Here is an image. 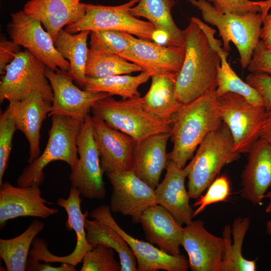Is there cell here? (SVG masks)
I'll return each instance as SVG.
<instances>
[{
  "mask_svg": "<svg viewBox=\"0 0 271 271\" xmlns=\"http://www.w3.org/2000/svg\"><path fill=\"white\" fill-rule=\"evenodd\" d=\"M46 67L28 50L20 51L1 77V103L21 100L33 93H40L52 102L53 93L45 75Z\"/></svg>",
  "mask_w": 271,
  "mask_h": 271,
  "instance_id": "cell-8",
  "label": "cell"
},
{
  "mask_svg": "<svg viewBox=\"0 0 271 271\" xmlns=\"http://www.w3.org/2000/svg\"><path fill=\"white\" fill-rule=\"evenodd\" d=\"M80 196L76 188L71 187L67 199L59 198L57 200V205L63 208L67 214L68 219L65 223L66 229L69 231L73 230L76 234V243L72 252L66 256L55 255L49 251L44 239L36 237L30 251V257L40 261L67 263L76 266L82 261L87 251L93 249L87 240L85 220L88 212L86 211L83 213L81 210Z\"/></svg>",
  "mask_w": 271,
  "mask_h": 271,
  "instance_id": "cell-12",
  "label": "cell"
},
{
  "mask_svg": "<svg viewBox=\"0 0 271 271\" xmlns=\"http://www.w3.org/2000/svg\"><path fill=\"white\" fill-rule=\"evenodd\" d=\"M129 42L128 50L120 57L140 67L151 77L177 78L184 60V46L171 47L134 37L126 33Z\"/></svg>",
  "mask_w": 271,
  "mask_h": 271,
  "instance_id": "cell-13",
  "label": "cell"
},
{
  "mask_svg": "<svg viewBox=\"0 0 271 271\" xmlns=\"http://www.w3.org/2000/svg\"><path fill=\"white\" fill-rule=\"evenodd\" d=\"M151 77L150 88L143 97L145 108L160 119L174 121L183 104L175 95L176 79L159 76Z\"/></svg>",
  "mask_w": 271,
  "mask_h": 271,
  "instance_id": "cell-29",
  "label": "cell"
},
{
  "mask_svg": "<svg viewBox=\"0 0 271 271\" xmlns=\"http://www.w3.org/2000/svg\"><path fill=\"white\" fill-rule=\"evenodd\" d=\"M215 90L183 104L174 117L170 137L173 147L168 159L181 168L186 166L205 137L223 122Z\"/></svg>",
  "mask_w": 271,
  "mask_h": 271,
  "instance_id": "cell-2",
  "label": "cell"
},
{
  "mask_svg": "<svg viewBox=\"0 0 271 271\" xmlns=\"http://www.w3.org/2000/svg\"><path fill=\"white\" fill-rule=\"evenodd\" d=\"M91 111L111 128L131 137L136 143L153 134L170 132L173 122L149 112L141 96L117 100L108 95L95 102Z\"/></svg>",
  "mask_w": 271,
  "mask_h": 271,
  "instance_id": "cell-4",
  "label": "cell"
},
{
  "mask_svg": "<svg viewBox=\"0 0 271 271\" xmlns=\"http://www.w3.org/2000/svg\"><path fill=\"white\" fill-rule=\"evenodd\" d=\"M45 75L53 93L50 116L65 115L84 121L94 103L110 95L81 90L74 84V79L68 72H55L46 67Z\"/></svg>",
  "mask_w": 271,
  "mask_h": 271,
  "instance_id": "cell-15",
  "label": "cell"
},
{
  "mask_svg": "<svg viewBox=\"0 0 271 271\" xmlns=\"http://www.w3.org/2000/svg\"><path fill=\"white\" fill-rule=\"evenodd\" d=\"M164 180L155 189L158 204L169 211L181 224H190L194 211L189 204L190 198L185 185L188 172L168 160Z\"/></svg>",
  "mask_w": 271,
  "mask_h": 271,
  "instance_id": "cell-21",
  "label": "cell"
},
{
  "mask_svg": "<svg viewBox=\"0 0 271 271\" xmlns=\"http://www.w3.org/2000/svg\"><path fill=\"white\" fill-rule=\"evenodd\" d=\"M199 10L203 20L216 26L223 41L222 48L229 53L232 42L240 56V63L246 68L251 59L254 49L259 43L264 14L262 12L242 15L232 13L220 14L207 0H187Z\"/></svg>",
  "mask_w": 271,
  "mask_h": 271,
  "instance_id": "cell-5",
  "label": "cell"
},
{
  "mask_svg": "<svg viewBox=\"0 0 271 271\" xmlns=\"http://www.w3.org/2000/svg\"><path fill=\"white\" fill-rule=\"evenodd\" d=\"M185 55L176 81L175 95L187 103L217 87L221 58L205 33L192 18L183 30Z\"/></svg>",
  "mask_w": 271,
  "mask_h": 271,
  "instance_id": "cell-1",
  "label": "cell"
},
{
  "mask_svg": "<svg viewBox=\"0 0 271 271\" xmlns=\"http://www.w3.org/2000/svg\"><path fill=\"white\" fill-rule=\"evenodd\" d=\"M105 174L112 187L109 205L112 212L129 216L137 223L144 211L158 204L155 189L131 170Z\"/></svg>",
  "mask_w": 271,
  "mask_h": 271,
  "instance_id": "cell-14",
  "label": "cell"
},
{
  "mask_svg": "<svg viewBox=\"0 0 271 271\" xmlns=\"http://www.w3.org/2000/svg\"><path fill=\"white\" fill-rule=\"evenodd\" d=\"M248 154L241 175V195L255 205L271 188V145L259 138Z\"/></svg>",
  "mask_w": 271,
  "mask_h": 271,
  "instance_id": "cell-22",
  "label": "cell"
},
{
  "mask_svg": "<svg viewBox=\"0 0 271 271\" xmlns=\"http://www.w3.org/2000/svg\"><path fill=\"white\" fill-rule=\"evenodd\" d=\"M175 4V0H140L130 12L137 18L146 19L157 29L166 33L169 39L168 46H184L183 30L178 27L172 15Z\"/></svg>",
  "mask_w": 271,
  "mask_h": 271,
  "instance_id": "cell-27",
  "label": "cell"
},
{
  "mask_svg": "<svg viewBox=\"0 0 271 271\" xmlns=\"http://www.w3.org/2000/svg\"><path fill=\"white\" fill-rule=\"evenodd\" d=\"M85 227L88 242L93 247L102 244L113 248L118 254L120 271L138 270L135 255L122 237L106 224L96 219H86Z\"/></svg>",
  "mask_w": 271,
  "mask_h": 271,
  "instance_id": "cell-30",
  "label": "cell"
},
{
  "mask_svg": "<svg viewBox=\"0 0 271 271\" xmlns=\"http://www.w3.org/2000/svg\"><path fill=\"white\" fill-rule=\"evenodd\" d=\"M207 1H208L209 2L211 3L212 4V1L213 0H207Z\"/></svg>",
  "mask_w": 271,
  "mask_h": 271,
  "instance_id": "cell-47",
  "label": "cell"
},
{
  "mask_svg": "<svg viewBox=\"0 0 271 271\" xmlns=\"http://www.w3.org/2000/svg\"><path fill=\"white\" fill-rule=\"evenodd\" d=\"M92 120L94 140L104 173L130 170L135 141L111 128L97 117L93 115Z\"/></svg>",
  "mask_w": 271,
  "mask_h": 271,
  "instance_id": "cell-19",
  "label": "cell"
},
{
  "mask_svg": "<svg viewBox=\"0 0 271 271\" xmlns=\"http://www.w3.org/2000/svg\"><path fill=\"white\" fill-rule=\"evenodd\" d=\"M148 74L142 72L137 76L117 75L101 78H86L84 89L96 92H105L110 95H117L125 100L141 96L139 86L146 83L150 78Z\"/></svg>",
  "mask_w": 271,
  "mask_h": 271,
  "instance_id": "cell-33",
  "label": "cell"
},
{
  "mask_svg": "<svg viewBox=\"0 0 271 271\" xmlns=\"http://www.w3.org/2000/svg\"><path fill=\"white\" fill-rule=\"evenodd\" d=\"M11 18L7 31L12 40L26 48L50 69L69 72V62L57 51L51 35L40 21L23 10L12 13Z\"/></svg>",
  "mask_w": 271,
  "mask_h": 271,
  "instance_id": "cell-11",
  "label": "cell"
},
{
  "mask_svg": "<svg viewBox=\"0 0 271 271\" xmlns=\"http://www.w3.org/2000/svg\"><path fill=\"white\" fill-rule=\"evenodd\" d=\"M114 249L98 244L85 254L81 271H120V263L114 258Z\"/></svg>",
  "mask_w": 271,
  "mask_h": 271,
  "instance_id": "cell-36",
  "label": "cell"
},
{
  "mask_svg": "<svg viewBox=\"0 0 271 271\" xmlns=\"http://www.w3.org/2000/svg\"><path fill=\"white\" fill-rule=\"evenodd\" d=\"M170 132L153 134L136 143L131 170L141 179L155 189L168 159L166 149Z\"/></svg>",
  "mask_w": 271,
  "mask_h": 271,
  "instance_id": "cell-24",
  "label": "cell"
},
{
  "mask_svg": "<svg viewBox=\"0 0 271 271\" xmlns=\"http://www.w3.org/2000/svg\"><path fill=\"white\" fill-rule=\"evenodd\" d=\"M181 246L188 254L191 270L222 271L224 239L208 231L203 221H192L184 227Z\"/></svg>",
  "mask_w": 271,
  "mask_h": 271,
  "instance_id": "cell-17",
  "label": "cell"
},
{
  "mask_svg": "<svg viewBox=\"0 0 271 271\" xmlns=\"http://www.w3.org/2000/svg\"><path fill=\"white\" fill-rule=\"evenodd\" d=\"M231 133L223 122L209 133L199 145L195 156L185 166L190 198L198 199L225 166L237 161Z\"/></svg>",
  "mask_w": 271,
  "mask_h": 271,
  "instance_id": "cell-3",
  "label": "cell"
},
{
  "mask_svg": "<svg viewBox=\"0 0 271 271\" xmlns=\"http://www.w3.org/2000/svg\"><path fill=\"white\" fill-rule=\"evenodd\" d=\"M21 46L13 41L2 39L0 42V74L4 75L8 65L21 51Z\"/></svg>",
  "mask_w": 271,
  "mask_h": 271,
  "instance_id": "cell-42",
  "label": "cell"
},
{
  "mask_svg": "<svg viewBox=\"0 0 271 271\" xmlns=\"http://www.w3.org/2000/svg\"><path fill=\"white\" fill-rule=\"evenodd\" d=\"M245 82L259 93L265 110H271V76L266 73H251L246 76Z\"/></svg>",
  "mask_w": 271,
  "mask_h": 271,
  "instance_id": "cell-41",
  "label": "cell"
},
{
  "mask_svg": "<svg viewBox=\"0 0 271 271\" xmlns=\"http://www.w3.org/2000/svg\"><path fill=\"white\" fill-rule=\"evenodd\" d=\"M140 71L142 70L137 65L117 55L89 49L85 67L87 77L101 78Z\"/></svg>",
  "mask_w": 271,
  "mask_h": 271,
  "instance_id": "cell-34",
  "label": "cell"
},
{
  "mask_svg": "<svg viewBox=\"0 0 271 271\" xmlns=\"http://www.w3.org/2000/svg\"><path fill=\"white\" fill-rule=\"evenodd\" d=\"M81 0H30L23 11L41 22L54 42L64 26L79 21L85 14Z\"/></svg>",
  "mask_w": 271,
  "mask_h": 271,
  "instance_id": "cell-25",
  "label": "cell"
},
{
  "mask_svg": "<svg viewBox=\"0 0 271 271\" xmlns=\"http://www.w3.org/2000/svg\"><path fill=\"white\" fill-rule=\"evenodd\" d=\"M212 5L220 14L232 13L239 15L262 12L263 1L249 0H213Z\"/></svg>",
  "mask_w": 271,
  "mask_h": 271,
  "instance_id": "cell-39",
  "label": "cell"
},
{
  "mask_svg": "<svg viewBox=\"0 0 271 271\" xmlns=\"http://www.w3.org/2000/svg\"><path fill=\"white\" fill-rule=\"evenodd\" d=\"M83 122L65 115L52 116V124L45 150L24 169L17 180V186H41L44 180L45 167L53 161H63L71 170L74 169L78 159L76 139Z\"/></svg>",
  "mask_w": 271,
  "mask_h": 271,
  "instance_id": "cell-6",
  "label": "cell"
},
{
  "mask_svg": "<svg viewBox=\"0 0 271 271\" xmlns=\"http://www.w3.org/2000/svg\"><path fill=\"white\" fill-rule=\"evenodd\" d=\"M247 68L251 73L271 76V51L266 48L261 40L253 50Z\"/></svg>",
  "mask_w": 271,
  "mask_h": 271,
  "instance_id": "cell-40",
  "label": "cell"
},
{
  "mask_svg": "<svg viewBox=\"0 0 271 271\" xmlns=\"http://www.w3.org/2000/svg\"><path fill=\"white\" fill-rule=\"evenodd\" d=\"M78 159L69 176L71 187L81 196L89 199L102 200L106 192L103 180L104 173L100 154L93 133L92 116L87 115L77 137Z\"/></svg>",
  "mask_w": 271,
  "mask_h": 271,
  "instance_id": "cell-9",
  "label": "cell"
},
{
  "mask_svg": "<svg viewBox=\"0 0 271 271\" xmlns=\"http://www.w3.org/2000/svg\"><path fill=\"white\" fill-rule=\"evenodd\" d=\"M49 262L41 263L40 261L30 256L28 257L26 265L27 271H75V266L72 264L62 263L59 266H52Z\"/></svg>",
  "mask_w": 271,
  "mask_h": 271,
  "instance_id": "cell-43",
  "label": "cell"
},
{
  "mask_svg": "<svg viewBox=\"0 0 271 271\" xmlns=\"http://www.w3.org/2000/svg\"><path fill=\"white\" fill-rule=\"evenodd\" d=\"M248 217L235 219L230 226H225L223 238L225 241V251L222 271H255L256 262L245 259L242 255L241 248L245 235L249 226Z\"/></svg>",
  "mask_w": 271,
  "mask_h": 271,
  "instance_id": "cell-31",
  "label": "cell"
},
{
  "mask_svg": "<svg viewBox=\"0 0 271 271\" xmlns=\"http://www.w3.org/2000/svg\"><path fill=\"white\" fill-rule=\"evenodd\" d=\"M90 32L84 30L71 34L62 29L54 42L57 51L70 63L69 73L74 81L83 88L87 78L85 67L89 50L87 39Z\"/></svg>",
  "mask_w": 271,
  "mask_h": 271,
  "instance_id": "cell-28",
  "label": "cell"
},
{
  "mask_svg": "<svg viewBox=\"0 0 271 271\" xmlns=\"http://www.w3.org/2000/svg\"><path fill=\"white\" fill-rule=\"evenodd\" d=\"M264 198H266L269 200V202L265 209V212L271 214V192H266ZM266 231L271 236V219L267 222Z\"/></svg>",
  "mask_w": 271,
  "mask_h": 271,
  "instance_id": "cell-46",
  "label": "cell"
},
{
  "mask_svg": "<svg viewBox=\"0 0 271 271\" xmlns=\"http://www.w3.org/2000/svg\"><path fill=\"white\" fill-rule=\"evenodd\" d=\"M111 212L109 206L103 204L91 211L89 215L111 227L123 238L136 256L138 271L188 270L189 262L184 255L169 254L151 243L133 237L120 228Z\"/></svg>",
  "mask_w": 271,
  "mask_h": 271,
  "instance_id": "cell-16",
  "label": "cell"
},
{
  "mask_svg": "<svg viewBox=\"0 0 271 271\" xmlns=\"http://www.w3.org/2000/svg\"><path fill=\"white\" fill-rule=\"evenodd\" d=\"M17 129L16 123L8 107L0 115V184L3 182V176L8 168L13 138Z\"/></svg>",
  "mask_w": 271,
  "mask_h": 271,
  "instance_id": "cell-37",
  "label": "cell"
},
{
  "mask_svg": "<svg viewBox=\"0 0 271 271\" xmlns=\"http://www.w3.org/2000/svg\"><path fill=\"white\" fill-rule=\"evenodd\" d=\"M51 106L52 102L38 93H33L21 100L9 102L8 107L17 129L24 133L29 143V164L40 155V129Z\"/></svg>",
  "mask_w": 271,
  "mask_h": 271,
  "instance_id": "cell-20",
  "label": "cell"
},
{
  "mask_svg": "<svg viewBox=\"0 0 271 271\" xmlns=\"http://www.w3.org/2000/svg\"><path fill=\"white\" fill-rule=\"evenodd\" d=\"M259 138L271 145V110H266L259 132Z\"/></svg>",
  "mask_w": 271,
  "mask_h": 271,
  "instance_id": "cell-45",
  "label": "cell"
},
{
  "mask_svg": "<svg viewBox=\"0 0 271 271\" xmlns=\"http://www.w3.org/2000/svg\"><path fill=\"white\" fill-rule=\"evenodd\" d=\"M140 0H129L117 6L85 4V14L77 22L66 26L71 34L82 31L116 30L128 33L138 38L153 41L156 28L150 22L132 15L130 9Z\"/></svg>",
  "mask_w": 271,
  "mask_h": 271,
  "instance_id": "cell-7",
  "label": "cell"
},
{
  "mask_svg": "<svg viewBox=\"0 0 271 271\" xmlns=\"http://www.w3.org/2000/svg\"><path fill=\"white\" fill-rule=\"evenodd\" d=\"M218 102L222 120L233 138L234 151L248 153L259 139L264 107L252 104L242 96L230 92L219 97Z\"/></svg>",
  "mask_w": 271,
  "mask_h": 271,
  "instance_id": "cell-10",
  "label": "cell"
},
{
  "mask_svg": "<svg viewBox=\"0 0 271 271\" xmlns=\"http://www.w3.org/2000/svg\"><path fill=\"white\" fill-rule=\"evenodd\" d=\"M230 194V184L228 178L225 175L217 177L208 187L206 193L201 195L194 203L193 206H198L194 211V217L201 213L208 205L225 201Z\"/></svg>",
  "mask_w": 271,
  "mask_h": 271,
  "instance_id": "cell-38",
  "label": "cell"
},
{
  "mask_svg": "<svg viewBox=\"0 0 271 271\" xmlns=\"http://www.w3.org/2000/svg\"><path fill=\"white\" fill-rule=\"evenodd\" d=\"M203 31L221 58V65L218 70L217 85L215 90L217 97L228 92L233 93L242 96L252 104L263 106L259 93L246 82L243 81L227 62V57L229 53L223 50L221 41L214 38L216 31L208 26H205Z\"/></svg>",
  "mask_w": 271,
  "mask_h": 271,
  "instance_id": "cell-26",
  "label": "cell"
},
{
  "mask_svg": "<svg viewBox=\"0 0 271 271\" xmlns=\"http://www.w3.org/2000/svg\"><path fill=\"white\" fill-rule=\"evenodd\" d=\"M89 45L90 49L119 56L129 47L126 33L116 30L91 31Z\"/></svg>",
  "mask_w": 271,
  "mask_h": 271,
  "instance_id": "cell-35",
  "label": "cell"
},
{
  "mask_svg": "<svg viewBox=\"0 0 271 271\" xmlns=\"http://www.w3.org/2000/svg\"><path fill=\"white\" fill-rule=\"evenodd\" d=\"M44 223L35 219L20 235L0 239V256L8 271H24L30 247L37 235L43 230Z\"/></svg>",
  "mask_w": 271,
  "mask_h": 271,
  "instance_id": "cell-32",
  "label": "cell"
},
{
  "mask_svg": "<svg viewBox=\"0 0 271 271\" xmlns=\"http://www.w3.org/2000/svg\"><path fill=\"white\" fill-rule=\"evenodd\" d=\"M139 223L151 243L169 254H181L184 228L162 206L156 204L148 208L141 215Z\"/></svg>",
  "mask_w": 271,
  "mask_h": 271,
  "instance_id": "cell-23",
  "label": "cell"
},
{
  "mask_svg": "<svg viewBox=\"0 0 271 271\" xmlns=\"http://www.w3.org/2000/svg\"><path fill=\"white\" fill-rule=\"evenodd\" d=\"M260 38L266 48L271 51V13L263 17Z\"/></svg>",
  "mask_w": 271,
  "mask_h": 271,
  "instance_id": "cell-44",
  "label": "cell"
},
{
  "mask_svg": "<svg viewBox=\"0 0 271 271\" xmlns=\"http://www.w3.org/2000/svg\"><path fill=\"white\" fill-rule=\"evenodd\" d=\"M52 204L42 197L38 185L22 187L14 186L9 181L0 184V228L3 229L7 222L20 217H35L47 218L56 214L57 208H50Z\"/></svg>",
  "mask_w": 271,
  "mask_h": 271,
  "instance_id": "cell-18",
  "label": "cell"
}]
</instances>
